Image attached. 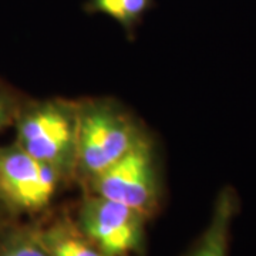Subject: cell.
I'll return each mask as SVG.
<instances>
[{
  "label": "cell",
  "instance_id": "cell-1",
  "mask_svg": "<svg viewBox=\"0 0 256 256\" xmlns=\"http://www.w3.org/2000/svg\"><path fill=\"white\" fill-rule=\"evenodd\" d=\"M146 140L131 116L110 101L77 104L76 172L87 184Z\"/></svg>",
  "mask_w": 256,
  "mask_h": 256
},
{
  "label": "cell",
  "instance_id": "cell-2",
  "mask_svg": "<svg viewBox=\"0 0 256 256\" xmlns=\"http://www.w3.org/2000/svg\"><path fill=\"white\" fill-rule=\"evenodd\" d=\"M14 142L28 156L57 170L64 178L76 172L77 104L62 100L22 102Z\"/></svg>",
  "mask_w": 256,
  "mask_h": 256
},
{
  "label": "cell",
  "instance_id": "cell-3",
  "mask_svg": "<svg viewBox=\"0 0 256 256\" xmlns=\"http://www.w3.org/2000/svg\"><path fill=\"white\" fill-rule=\"evenodd\" d=\"M86 185L88 194L120 202L146 220L152 218L161 205L162 194L154 150L146 138Z\"/></svg>",
  "mask_w": 256,
  "mask_h": 256
},
{
  "label": "cell",
  "instance_id": "cell-4",
  "mask_svg": "<svg viewBox=\"0 0 256 256\" xmlns=\"http://www.w3.org/2000/svg\"><path fill=\"white\" fill-rule=\"evenodd\" d=\"M62 181L57 170L28 156L16 142L0 146V201L14 220L42 215Z\"/></svg>",
  "mask_w": 256,
  "mask_h": 256
},
{
  "label": "cell",
  "instance_id": "cell-5",
  "mask_svg": "<svg viewBox=\"0 0 256 256\" xmlns=\"http://www.w3.org/2000/svg\"><path fill=\"white\" fill-rule=\"evenodd\" d=\"M146 220L120 202L87 194L76 224L104 256H131L144 248Z\"/></svg>",
  "mask_w": 256,
  "mask_h": 256
},
{
  "label": "cell",
  "instance_id": "cell-6",
  "mask_svg": "<svg viewBox=\"0 0 256 256\" xmlns=\"http://www.w3.org/2000/svg\"><path fill=\"white\" fill-rule=\"evenodd\" d=\"M239 208L236 191L232 186H224L215 198L206 228L184 256H229L232 225Z\"/></svg>",
  "mask_w": 256,
  "mask_h": 256
},
{
  "label": "cell",
  "instance_id": "cell-7",
  "mask_svg": "<svg viewBox=\"0 0 256 256\" xmlns=\"http://www.w3.org/2000/svg\"><path fill=\"white\" fill-rule=\"evenodd\" d=\"M37 235L50 256H104L68 216L34 222Z\"/></svg>",
  "mask_w": 256,
  "mask_h": 256
},
{
  "label": "cell",
  "instance_id": "cell-8",
  "mask_svg": "<svg viewBox=\"0 0 256 256\" xmlns=\"http://www.w3.org/2000/svg\"><path fill=\"white\" fill-rule=\"evenodd\" d=\"M154 8V0H86L84 10L90 14H104L117 22L131 34L148 10Z\"/></svg>",
  "mask_w": 256,
  "mask_h": 256
},
{
  "label": "cell",
  "instance_id": "cell-9",
  "mask_svg": "<svg viewBox=\"0 0 256 256\" xmlns=\"http://www.w3.org/2000/svg\"><path fill=\"white\" fill-rule=\"evenodd\" d=\"M0 256H50L34 222L12 220L0 229Z\"/></svg>",
  "mask_w": 256,
  "mask_h": 256
},
{
  "label": "cell",
  "instance_id": "cell-10",
  "mask_svg": "<svg viewBox=\"0 0 256 256\" xmlns=\"http://www.w3.org/2000/svg\"><path fill=\"white\" fill-rule=\"evenodd\" d=\"M20 106L18 97L0 84V132L13 126Z\"/></svg>",
  "mask_w": 256,
  "mask_h": 256
},
{
  "label": "cell",
  "instance_id": "cell-11",
  "mask_svg": "<svg viewBox=\"0 0 256 256\" xmlns=\"http://www.w3.org/2000/svg\"><path fill=\"white\" fill-rule=\"evenodd\" d=\"M12 220H14L12 215H10V212L6 210V206L3 205V202L0 201V229L3 228V226H6L8 224H10Z\"/></svg>",
  "mask_w": 256,
  "mask_h": 256
}]
</instances>
